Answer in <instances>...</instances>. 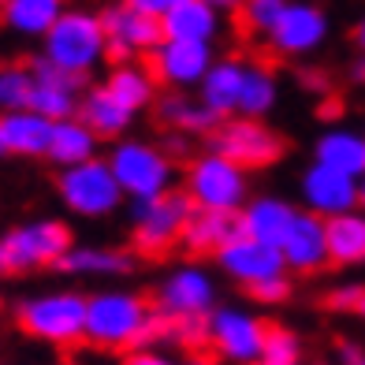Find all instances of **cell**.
<instances>
[{
    "label": "cell",
    "mask_w": 365,
    "mask_h": 365,
    "mask_svg": "<svg viewBox=\"0 0 365 365\" xmlns=\"http://www.w3.org/2000/svg\"><path fill=\"white\" fill-rule=\"evenodd\" d=\"M351 365H365V354H361V358H358V361H351Z\"/></svg>",
    "instance_id": "obj_49"
},
{
    "label": "cell",
    "mask_w": 365,
    "mask_h": 365,
    "mask_svg": "<svg viewBox=\"0 0 365 365\" xmlns=\"http://www.w3.org/2000/svg\"><path fill=\"white\" fill-rule=\"evenodd\" d=\"M302 197H306V209L317 212V217L351 212L361 205V179L313 160V168L302 175Z\"/></svg>",
    "instance_id": "obj_14"
},
{
    "label": "cell",
    "mask_w": 365,
    "mask_h": 365,
    "mask_svg": "<svg viewBox=\"0 0 365 365\" xmlns=\"http://www.w3.org/2000/svg\"><path fill=\"white\" fill-rule=\"evenodd\" d=\"M45 60H53L56 68H68L75 75H90L97 63L108 56V34L101 15L68 8L45 34Z\"/></svg>",
    "instance_id": "obj_2"
},
{
    "label": "cell",
    "mask_w": 365,
    "mask_h": 365,
    "mask_svg": "<svg viewBox=\"0 0 365 365\" xmlns=\"http://www.w3.org/2000/svg\"><path fill=\"white\" fill-rule=\"evenodd\" d=\"M30 108L48 115V120H71V115L78 112V93L60 90V86H48V82H38L34 97H30Z\"/></svg>",
    "instance_id": "obj_34"
},
{
    "label": "cell",
    "mask_w": 365,
    "mask_h": 365,
    "mask_svg": "<svg viewBox=\"0 0 365 365\" xmlns=\"http://www.w3.org/2000/svg\"><path fill=\"white\" fill-rule=\"evenodd\" d=\"M246 291H250V298H257V302L276 306V302H284V298L291 294V279H287V272H284V276H269V279H257V284H250Z\"/></svg>",
    "instance_id": "obj_37"
},
{
    "label": "cell",
    "mask_w": 365,
    "mask_h": 365,
    "mask_svg": "<svg viewBox=\"0 0 365 365\" xmlns=\"http://www.w3.org/2000/svg\"><path fill=\"white\" fill-rule=\"evenodd\" d=\"M30 68H34V78H38V82H48V86L71 90V93H78L82 82H86V75H75V71H68V68H56V63L45 60V56H38Z\"/></svg>",
    "instance_id": "obj_36"
},
{
    "label": "cell",
    "mask_w": 365,
    "mask_h": 365,
    "mask_svg": "<svg viewBox=\"0 0 365 365\" xmlns=\"http://www.w3.org/2000/svg\"><path fill=\"white\" fill-rule=\"evenodd\" d=\"M101 23H105V34H108V56H120V60H130L138 53H153V48L164 41L160 19H153V15H145L138 8H130L127 0L123 4L105 8Z\"/></svg>",
    "instance_id": "obj_12"
},
{
    "label": "cell",
    "mask_w": 365,
    "mask_h": 365,
    "mask_svg": "<svg viewBox=\"0 0 365 365\" xmlns=\"http://www.w3.org/2000/svg\"><path fill=\"white\" fill-rule=\"evenodd\" d=\"M358 317L365 321V294H361V302H358Z\"/></svg>",
    "instance_id": "obj_47"
},
{
    "label": "cell",
    "mask_w": 365,
    "mask_h": 365,
    "mask_svg": "<svg viewBox=\"0 0 365 365\" xmlns=\"http://www.w3.org/2000/svg\"><path fill=\"white\" fill-rule=\"evenodd\" d=\"M63 11H68L63 0H8L4 23L23 38H45Z\"/></svg>",
    "instance_id": "obj_30"
},
{
    "label": "cell",
    "mask_w": 365,
    "mask_h": 365,
    "mask_svg": "<svg viewBox=\"0 0 365 365\" xmlns=\"http://www.w3.org/2000/svg\"><path fill=\"white\" fill-rule=\"evenodd\" d=\"M34 86H38L34 68H26V63H4L0 68V112L30 108Z\"/></svg>",
    "instance_id": "obj_32"
},
{
    "label": "cell",
    "mask_w": 365,
    "mask_h": 365,
    "mask_svg": "<svg viewBox=\"0 0 365 365\" xmlns=\"http://www.w3.org/2000/svg\"><path fill=\"white\" fill-rule=\"evenodd\" d=\"M361 294H365L361 284H343V287H336V291H328L324 302H328V309H336V313H358Z\"/></svg>",
    "instance_id": "obj_38"
},
{
    "label": "cell",
    "mask_w": 365,
    "mask_h": 365,
    "mask_svg": "<svg viewBox=\"0 0 365 365\" xmlns=\"http://www.w3.org/2000/svg\"><path fill=\"white\" fill-rule=\"evenodd\" d=\"M0 130L8 142V157H45L48 153V138H53V120L34 108H19V112H0Z\"/></svg>",
    "instance_id": "obj_19"
},
{
    "label": "cell",
    "mask_w": 365,
    "mask_h": 365,
    "mask_svg": "<svg viewBox=\"0 0 365 365\" xmlns=\"http://www.w3.org/2000/svg\"><path fill=\"white\" fill-rule=\"evenodd\" d=\"M0 157H8V142H4V130H0Z\"/></svg>",
    "instance_id": "obj_46"
},
{
    "label": "cell",
    "mask_w": 365,
    "mask_h": 365,
    "mask_svg": "<svg viewBox=\"0 0 365 365\" xmlns=\"http://www.w3.org/2000/svg\"><path fill=\"white\" fill-rule=\"evenodd\" d=\"M209 4L217 8V11H239V4H242V0H209Z\"/></svg>",
    "instance_id": "obj_41"
},
{
    "label": "cell",
    "mask_w": 365,
    "mask_h": 365,
    "mask_svg": "<svg viewBox=\"0 0 365 365\" xmlns=\"http://www.w3.org/2000/svg\"><path fill=\"white\" fill-rule=\"evenodd\" d=\"M60 197L78 217H108L112 209H120V197L127 194L112 164L90 157L82 164H71V168H60Z\"/></svg>",
    "instance_id": "obj_6"
},
{
    "label": "cell",
    "mask_w": 365,
    "mask_h": 365,
    "mask_svg": "<svg viewBox=\"0 0 365 365\" xmlns=\"http://www.w3.org/2000/svg\"><path fill=\"white\" fill-rule=\"evenodd\" d=\"M212 302H217V284H212V276L205 269H175L168 279L160 284L157 291V309L164 317H209Z\"/></svg>",
    "instance_id": "obj_13"
},
{
    "label": "cell",
    "mask_w": 365,
    "mask_h": 365,
    "mask_svg": "<svg viewBox=\"0 0 365 365\" xmlns=\"http://www.w3.org/2000/svg\"><path fill=\"white\" fill-rule=\"evenodd\" d=\"M149 306L130 291H101L86 298V339L105 351H127L142 346L145 324H149Z\"/></svg>",
    "instance_id": "obj_1"
},
{
    "label": "cell",
    "mask_w": 365,
    "mask_h": 365,
    "mask_svg": "<svg viewBox=\"0 0 365 365\" xmlns=\"http://www.w3.org/2000/svg\"><path fill=\"white\" fill-rule=\"evenodd\" d=\"M56 269L71 272V276H123V272L135 269V261H130V254H123V250H105V246H71V250L60 257Z\"/></svg>",
    "instance_id": "obj_29"
},
{
    "label": "cell",
    "mask_w": 365,
    "mask_h": 365,
    "mask_svg": "<svg viewBox=\"0 0 365 365\" xmlns=\"http://www.w3.org/2000/svg\"><path fill=\"white\" fill-rule=\"evenodd\" d=\"M212 68V41H187V38H164L153 53H149V71L157 82L172 90L197 86Z\"/></svg>",
    "instance_id": "obj_11"
},
{
    "label": "cell",
    "mask_w": 365,
    "mask_h": 365,
    "mask_svg": "<svg viewBox=\"0 0 365 365\" xmlns=\"http://www.w3.org/2000/svg\"><path fill=\"white\" fill-rule=\"evenodd\" d=\"M187 194L197 209H242L246 205V168L231 157L209 149L187 172Z\"/></svg>",
    "instance_id": "obj_7"
},
{
    "label": "cell",
    "mask_w": 365,
    "mask_h": 365,
    "mask_svg": "<svg viewBox=\"0 0 365 365\" xmlns=\"http://www.w3.org/2000/svg\"><path fill=\"white\" fill-rule=\"evenodd\" d=\"M194 212V197L187 190H164L157 197L135 202L130 212V235H135V250L160 257L168 254L175 242H182V231Z\"/></svg>",
    "instance_id": "obj_3"
},
{
    "label": "cell",
    "mask_w": 365,
    "mask_h": 365,
    "mask_svg": "<svg viewBox=\"0 0 365 365\" xmlns=\"http://www.w3.org/2000/svg\"><path fill=\"white\" fill-rule=\"evenodd\" d=\"M48 160L56 164V168H71V164H82L97 157V135L71 115V120H53V138H48Z\"/></svg>",
    "instance_id": "obj_24"
},
{
    "label": "cell",
    "mask_w": 365,
    "mask_h": 365,
    "mask_svg": "<svg viewBox=\"0 0 365 365\" xmlns=\"http://www.w3.org/2000/svg\"><path fill=\"white\" fill-rule=\"evenodd\" d=\"M264 336H269V324L254 313H246L239 306H224L209 313V343L217 346V354L239 365H254L261 358Z\"/></svg>",
    "instance_id": "obj_10"
},
{
    "label": "cell",
    "mask_w": 365,
    "mask_h": 365,
    "mask_svg": "<svg viewBox=\"0 0 365 365\" xmlns=\"http://www.w3.org/2000/svg\"><path fill=\"white\" fill-rule=\"evenodd\" d=\"M313 157H317V164H328V168H336V172L361 179L365 175V135H354V130H343V127L324 130L317 138Z\"/></svg>",
    "instance_id": "obj_26"
},
{
    "label": "cell",
    "mask_w": 365,
    "mask_h": 365,
    "mask_svg": "<svg viewBox=\"0 0 365 365\" xmlns=\"http://www.w3.org/2000/svg\"><path fill=\"white\" fill-rule=\"evenodd\" d=\"M220 269L239 279L242 287L257 284V279H269V276H284L287 272V261H284V250L279 246H269V242H257L250 235H239L231 239L224 250L217 254Z\"/></svg>",
    "instance_id": "obj_16"
},
{
    "label": "cell",
    "mask_w": 365,
    "mask_h": 365,
    "mask_svg": "<svg viewBox=\"0 0 365 365\" xmlns=\"http://www.w3.org/2000/svg\"><path fill=\"white\" fill-rule=\"evenodd\" d=\"M287 0H242L239 4V19L250 34H269L276 26V19L284 15Z\"/></svg>",
    "instance_id": "obj_35"
},
{
    "label": "cell",
    "mask_w": 365,
    "mask_h": 365,
    "mask_svg": "<svg viewBox=\"0 0 365 365\" xmlns=\"http://www.w3.org/2000/svg\"><path fill=\"white\" fill-rule=\"evenodd\" d=\"M71 250V231L60 220H30L23 227H11L0 239V272H30L45 264H60V257Z\"/></svg>",
    "instance_id": "obj_5"
},
{
    "label": "cell",
    "mask_w": 365,
    "mask_h": 365,
    "mask_svg": "<svg viewBox=\"0 0 365 365\" xmlns=\"http://www.w3.org/2000/svg\"><path fill=\"white\" fill-rule=\"evenodd\" d=\"M212 149L242 164V168H264V164L284 157V138L264 123L242 115V120H224L212 130Z\"/></svg>",
    "instance_id": "obj_9"
},
{
    "label": "cell",
    "mask_w": 365,
    "mask_h": 365,
    "mask_svg": "<svg viewBox=\"0 0 365 365\" xmlns=\"http://www.w3.org/2000/svg\"><path fill=\"white\" fill-rule=\"evenodd\" d=\"M284 250L287 269L294 272H321L328 264V231H324V217L317 212H298L287 239L279 242Z\"/></svg>",
    "instance_id": "obj_17"
},
{
    "label": "cell",
    "mask_w": 365,
    "mask_h": 365,
    "mask_svg": "<svg viewBox=\"0 0 365 365\" xmlns=\"http://www.w3.org/2000/svg\"><path fill=\"white\" fill-rule=\"evenodd\" d=\"M157 112H160L164 123L179 130V135H212V130L224 123V115L212 112L202 97H197V101H190V97H182V93L160 97Z\"/></svg>",
    "instance_id": "obj_27"
},
{
    "label": "cell",
    "mask_w": 365,
    "mask_h": 365,
    "mask_svg": "<svg viewBox=\"0 0 365 365\" xmlns=\"http://www.w3.org/2000/svg\"><path fill=\"white\" fill-rule=\"evenodd\" d=\"M182 365H220V361H212V358H202V354H197V358H187Z\"/></svg>",
    "instance_id": "obj_44"
},
{
    "label": "cell",
    "mask_w": 365,
    "mask_h": 365,
    "mask_svg": "<svg viewBox=\"0 0 365 365\" xmlns=\"http://www.w3.org/2000/svg\"><path fill=\"white\" fill-rule=\"evenodd\" d=\"M123 365H175V361L168 354L153 351V346H135V351L123 358Z\"/></svg>",
    "instance_id": "obj_39"
},
{
    "label": "cell",
    "mask_w": 365,
    "mask_h": 365,
    "mask_svg": "<svg viewBox=\"0 0 365 365\" xmlns=\"http://www.w3.org/2000/svg\"><path fill=\"white\" fill-rule=\"evenodd\" d=\"M239 235H242V220L235 209H197L194 205L187 231H182V246L190 254H220Z\"/></svg>",
    "instance_id": "obj_18"
},
{
    "label": "cell",
    "mask_w": 365,
    "mask_h": 365,
    "mask_svg": "<svg viewBox=\"0 0 365 365\" xmlns=\"http://www.w3.org/2000/svg\"><path fill=\"white\" fill-rule=\"evenodd\" d=\"M105 86H108V93H112L123 108L142 112V108L157 97V75L149 71V68H138V63H127V60H123V63H115V68L108 71Z\"/></svg>",
    "instance_id": "obj_28"
},
{
    "label": "cell",
    "mask_w": 365,
    "mask_h": 365,
    "mask_svg": "<svg viewBox=\"0 0 365 365\" xmlns=\"http://www.w3.org/2000/svg\"><path fill=\"white\" fill-rule=\"evenodd\" d=\"M361 209H365V175H361Z\"/></svg>",
    "instance_id": "obj_48"
},
{
    "label": "cell",
    "mask_w": 365,
    "mask_h": 365,
    "mask_svg": "<svg viewBox=\"0 0 365 365\" xmlns=\"http://www.w3.org/2000/svg\"><path fill=\"white\" fill-rule=\"evenodd\" d=\"M242 75H246V63H239V60H212V68L205 71V78L197 82V97H202L217 115L227 120V115L239 112Z\"/></svg>",
    "instance_id": "obj_21"
},
{
    "label": "cell",
    "mask_w": 365,
    "mask_h": 365,
    "mask_svg": "<svg viewBox=\"0 0 365 365\" xmlns=\"http://www.w3.org/2000/svg\"><path fill=\"white\" fill-rule=\"evenodd\" d=\"M302 358V343L291 328H279V324H269V336H264V346H261V358L254 365H298Z\"/></svg>",
    "instance_id": "obj_33"
},
{
    "label": "cell",
    "mask_w": 365,
    "mask_h": 365,
    "mask_svg": "<svg viewBox=\"0 0 365 365\" xmlns=\"http://www.w3.org/2000/svg\"><path fill=\"white\" fill-rule=\"evenodd\" d=\"M321 365H324V361H321Z\"/></svg>",
    "instance_id": "obj_51"
},
{
    "label": "cell",
    "mask_w": 365,
    "mask_h": 365,
    "mask_svg": "<svg viewBox=\"0 0 365 365\" xmlns=\"http://www.w3.org/2000/svg\"><path fill=\"white\" fill-rule=\"evenodd\" d=\"M164 38H187V41H212L220 26V11L209 0H182L160 19Z\"/></svg>",
    "instance_id": "obj_25"
},
{
    "label": "cell",
    "mask_w": 365,
    "mask_h": 365,
    "mask_svg": "<svg viewBox=\"0 0 365 365\" xmlns=\"http://www.w3.org/2000/svg\"><path fill=\"white\" fill-rule=\"evenodd\" d=\"M75 115L93 130L97 138H120L123 130H127V123L135 120V112L115 101V97L108 93V86H97V90H90V93H82Z\"/></svg>",
    "instance_id": "obj_22"
},
{
    "label": "cell",
    "mask_w": 365,
    "mask_h": 365,
    "mask_svg": "<svg viewBox=\"0 0 365 365\" xmlns=\"http://www.w3.org/2000/svg\"><path fill=\"white\" fill-rule=\"evenodd\" d=\"M130 8H138V11H145V15H153V19H164L172 8H179L182 0H127Z\"/></svg>",
    "instance_id": "obj_40"
},
{
    "label": "cell",
    "mask_w": 365,
    "mask_h": 365,
    "mask_svg": "<svg viewBox=\"0 0 365 365\" xmlns=\"http://www.w3.org/2000/svg\"><path fill=\"white\" fill-rule=\"evenodd\" d=\"M354 41H358L361 53H365V19H361V23H358V30H354Z\"/></svg>",
    "instance_id": "obj_43"
},
{
    "label": "cell",
    "mask_w": 365,
    "mask_h": 365,
    "mask_svg": "<svg viewBox=\"0 0 365 365\" xmlns=\"http://www.w3.org/2000/svg\"><path fill=\"white\" fill-rule=\"evenodd\" d=\"M298 217V209H291L284 197H254L246 202L239 220H242V235H250L257 242H269V246H279L287 239V231Z\"/></svg>",
    "instance_id": "obj_20"
},
{
    "label": "cell",
    "mask_w": 365,
    "mask_h": 365,
    "mask_svg": "<svg viewBox=\"0 0 365 365\" xmlns=\"http://www.w3.org/2000/svg\"><path fill=\"white\" fill-rule=\"evenodd\" d=\"M324 38H328V15L317 4H298V0L294 4L287 0L284 15H279L276 26L269 30L272 48L284 56H306L313 48H321Z\"/></svg>",
    "instance_id": "obj_15"
},
{
    "label": "cell",
    "mask_w": 365,
    "mask_h": 365,
    "mask_svg": "<svg viewBox=\"0 0 365 365\" xmlns=\"http://www.w3.org/2000/svg\"><path fill=\"white\" fill-rule=\"evenodd\" d=\"M302 82H306V86H317V90H324V78H321V75H313V71H306V75H302Z\"/></svg>",
    "instance_id": "obj_42"
},
{
    "label": "cell",
    "mask_w": 365,
    "mask_h": 365,
    "mask_svg": "<svg viewBox=\"0 0 365 365\" xmlns=\"http://www.w3.org/2000/svg\"><path fill=\"white\" fill-rule=\"evenodd\" d=\"M354 78H365V60H358V63H354Z\"/></svg>",
    "instance_id": "obj_45"
},
{
    "label": "cell",
    "mask_w": 365,
    "mask_h": 365,
    "mask_svg": "<svg viewBox=\"0 0 365 365\" xmlns=\"http://www.w3.org/2000/svg\"><path fill=\"white\" fill-rule=\"evenodd\" d=\"M112 172L120 179V187L127 197L145 202V197H157L164 190H172V160L168 153H160L157 145L145 142H120L112 149Z\"/></svg>",
    "instance_id": "obj_8"
},
{
    "label": "cell",
    "mask_w": 365,
    "mask_h": 365,
    "mask_svg": "<svg viewBox=\"0 0 365 365\" xmlns=\"http://www.w3.org/2000/svg\"><path fill=\"white\" fill-rule=\"evenodd\" d=\"M0 4H8V0H0Z\"/></svg>",
    "instance_id": "obj_50"
},
{
    "label": "cell",
    "mask_w": 365,
    "mask_h": 365,
    "mask_svg": "<svg viewBox=\"0 0 365 365\" xmlns=\"http://www.w3.org/2000/svg\"><path fill=\"white\" fill-rule=\"evenodd\" d=\"M19 328L53 346H71L86 339V298L75 291L38 294L19 306Z\"/></svg>",
    "instance_id": "obj_4"
},
{
    "label": "cell",
    "mask_w": 365,
    "mask_h": 365,
    "mask_svg": "<svg viewBox=\"0 0 365 365\" xmlns=\"http://www.w3.org/2000/svg\"><path fill=\"white\" fill-rule=\"evenodd\" d=\"M276 97H279V82L269 68L261 63H246V75H242V97H239V115H250V120H261L276 108Z\"/></svg>",
    "instance_id": "obj_31"
},
{
    "label": "cell",
    "mask_w": 365,
    "mask_h": 365,
    "mask_svg": "<svg viewBox=\"0 0 365 365\" xmlns=\"http://www.w3.org/2000/svg\"><path fill=\"white\" fill-rule=\"evenodd\" d=\"M328 261L331 264H365V212H336L324 217Z\"/></svg>",
    "instance_id": "obj_23"
}]
</instances>
